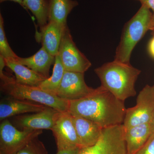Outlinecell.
Returning <instances> with one entry per match:
<instances>
[{"instance_id": "obj_1", "label": "cell", "mask_w": 154, "mask_h": 154, "mask_svg": "<svg viewBox=\"0 0 154 154\" xmlns=\"http://www.w3.org/2000/svg\"><path fill=\"white\" fill-rule=\"evenodd\" d=\"M126 110L124 102L101 86L86 97L69 101L68 112L104 128L123 124Z\"/></svg>"}, {"instance_id": "obj_2", "label": "cell", "mask_w": 154, "mask_h": 154, "mask_svg": "<svg viewBox=\"0 0 154 154\" xmlns=\"http://www.w3.org/2000/svg\"><path fill=\"white\" fill-rule=\"evenodd\" d=\"M101 86L124 102L136 95L135 85L141 71L130 63L114 60L95 69Z\"/></svg>"}, {"instance_id": "obj_3", "label": "cell", "mask_w": 154, "mask_h": 154, "mask_svg": "<svg viewBox=\"0 0 154 154\" xmlns=\"http://www.w3.org/2000/svg\"><path fill=\"white\" fill-rule=\"evenodd\" d=\"M1 89L12 98L42 104L61 112H67L69 101L38 87L26 85L17 82L13 77L5 75L1 78Z\"/></svg>"}, {"instance_id": "obj_4", "label": "cell", "mask_w": 154, "mask_h": 154, "mask_svg": "<svg viewBox=\"0 0 154 154\" xmlns=\"http://www.w3.org/2000/svg\"><path fill=\"white\" fill-rule=\"evenodd\" d=\"M152 14L142 5L139 10L125 26L120 42L116 48L114 60L129 63L134 48L148 30Z\"/></svg>"}, {"instance_id": "obj_5", "label": "cell", "mask_w": 154, "mask_h": 154, "mask_svg": "<svg viewBox=\"0 0 154 154\" xmlns=\"http://www.w3.org/2000/svg\"><path fill=\"white\" fill-rule=\"evenodd\" d=\"M42 130L17 129L8 119L0 125V154H16L42 133Z\"/></svg>"}, {"instance_id": "obj_6", "label": "cell", "mask_w": 154, "mask_h": 154, "mask_svg": "<svg viewBox=\"0 0 154 154\" xmlns=\"http://www.w3.org/2000/svg\"><path fill=\"white\" fill-rule=\"evenodd\" d=\"M79 154H127L123 124L103 128L97 142L81 148Z\"/></svg>"}, {"instance_id": "obj_7", "label": "cell", "mask_w": 154, "mask_h": 154, "mask_svg": "<svg viewBox=\"0 0 154 154\" xmlns=\"http://www.w3.org/2000/svg\"><path fill=\"white\" fill-rule=\"evenodd\" d=\"M154 111V85H146L137 98L136 105L127 109L123 125L125 128L151 123Z\"/></svg>"}, {"instance_id": "obj_8", "label": "cell", "mask_w": 154, "mask_h": 154, "mask_svg": "<svg viewBox=\"0 0 154 154\" xmlns=\"http://www.w3.org/2000/svg\"><path fill=\"white\" fill-rule=\"evenodd\" d=\"M57 54L66 71L85 73L92 66L77 47L68 26L64 31Z\"/></svg>"}, {"instance_id": "obj_9", "label": "cell", "mask_w": 154, "mask_h": 154, "mask_svg": "<svg viewBox=\"0 0 154 154\" xmlns=\"http://www.w3.org/2000/svg\"><path fill=\"white\" fill-rule=\"evenodd\" d=\"M95 89L86 84L85 73L65 71L56 95L66 101H73L86 97Z\"/></svg>"}, {"instance_id": "obj_10", "label": "cell", "mask_w": 154, "mask_h": 154, "mask_svg": "<svg viewBox=\"0 0 154 154\" xmlns=\"http://www.w3.org/2000/svg\"><path fill=\"white\" fill-rule=\"evenodd\" d=\"M51 130L55 138L57 151L81 148L72 116L68 111L61 112Z\"/></svg>"}, {"instance_id": "obj_11", "label": "cell", "mask_w": 154, "mask_h": 154, "mask_svg": "<svg viewBox=\"0 0 154 154\" xmlns=\"http://www.w3.org/2000/svg\"><path fill=\"white\" fill-rule=\"evenodd\" d=\"M61 112L47 107L44 110L18 117L16 123L22 129L51 130Z\"/></svg>"}, {"instance_id": "obj_12", "label": "cell", "mask_w": 154, "mask_h": 154, "mask_svg": "<svg viewBox=\"0 0 154 154\" xmlns=\"http://www.w3.org/2000/svg\"><path fill=\"white\" fill-rule=\"evenodd\" d=\"M72 118L81 148L95 144L104 128L94 122L82 117L72 116Z\"/></svg>"}, {"instance_id": "obj_13", "label": "cell", "mask_w": 154, "mask_h": 154, "mask_svg": "<svg viewBox=\"0 0 154 154\" xmlns=\"http://www.w3.org/2000/svg\"><path fill=\"white\" fill-rule=\"evenodd\" d=\"M11 60L27 67L47 79L50 77V69L51 65L54 64L55 57L50 54L42 46L36 54L30 57L22 58L18 56L17 58Z\"/></svg>"}, {"instance_id": "obj_14", "label": "cell", "mask_w": 154, "mask_h": 154, "mask_svg": "<svg viewBox=\"0 0 154 154\" xmlns=\"http://www.w3.org/2000/svg\"><path fill=\"white\" fill-rule=\"evenodd\" d=\"M42 104L27 100L17 99L8 100L0 104V119L1 121L14 116L29 113H36L47 107Z\"/></svg>"}, {"instance_id": "obj_15", "label": "cell", "mask_w": 154, "mask_h": 154, "mask_svg": "<svg viewBox=\"0 0 154 154\" xmlns=\"http://www.w3.org/2000/svg\"><path fill=\"white\" fill-rule=\"evenodd\" d=\"M67 27L54 21H48L47 25L40 30L42 46L54 56L57 55L64 31Z\"/></svg>"}, {"instance_id": "obj_16", "label": "cell", "mask_w": 154, "mask_h": 154, "mask_svg": "<svg viewBox=\"0 0 154 154\" xmlns=\"http://www.w3.org/2000/svg\"><path fill=\"white\" fill-rule=\"evenodd\" d=\"M152 134L151 123L125 128L127 154L136 153L146 143Z\"/></svg>"}, {"instance_id": "obj_17", "label": "cell", "mask_w": 154, "mask_h": 154, "mask_svg": "<svg viewBox=\"0 0 154 154\" xmlns=\"http://www.w3.org/2000/svg\"><path fill=\"white\" fill-rule=\"evenodd\" d=\"M5 60L6 66L14 72L16 76V81L20 84L38 87L46 79L43 76L23 65L11 60L5 59Z\"/></svg>"}, {"instance_id": "obj_18", "label": "cell", "mask_w": 154, "mask_h": 154, "mask_svg": "<svg viewBox=\"0 0 154 154\" xmlns=\"http://www.w3.org/2000/svg\"><path fill=\"white\" fill-rule=\"evenodd\" d=\"M78 5V2L75 0H49L48 21H54L67 26L68 16Z\"/></svg>"}, {"instance_id": "obj_19", "label": "cell", "mask_w": 154, "mask_h": 154, "mask_svg": "<svg viewBox=\"0 0 154 154\" xmlns=\"http://www.w3.org/2000/svg\"><path fill=\"white\" fill-rule=\"evenodd\" d=\"M24 8L30 10L35 16L42 30L48 22L49 0H23Z\"/></svg>"}, {"instance_id": "obj_20", "label": "cell", "mask_w": 154, "mask_h": 154, "mask_svg": "<svg viewBox=\"0 0 154 154\" xmlns=\"http://www.w3.org/2000/svg\"><path fill=\"white\" fill-rule=\"evenodd\" d=\"M65 70L58 54L55 56L54 66L51 76L41 83L38 87L44 91L56 95Z\"/></svg>"}, {"instance_id": "obj_21", "label": "cell", "mask_w": 154, "mask_h": 154, "mask_svg": "<svg viewBox=\"0 0 154 154\" xmlns=\"http://www.w3.org/2000/svg\"><path fill=\"white\" fill-rule=\"evenodd\" d=\"M0 55L5 59H15L18 56L10 47L4 29V19L2 14H0Z\"/></svg>"}, {"instance_id": "obj_22", "label": "cell", "mask_w": 154, "mask_h": 154, "mask_svg": "<svg viewBox=\"0 0 154 154\" xmlns=\"http://www.w3.org/2000/svg\"><path fill=\"white\" fill-rule=\"evenodd\" d=\"M16 154H48V153L44 144L37 137Z\"/></svg>"}, {"instance_id": "obj_23", "label": "cell", "mask_w": 154, "mask_h": 154, "mask_svg": "<svg viewBox=\"0 0 154 154\" xmlns=\"http://www.w3.org/2000/svg\"><path fill=\"white\" fill-rule=\"evenodd\" d=\"M135 154H154V133L146 143Z\"/></svg>"}, {"instance_id": "obj_24", "label": "cell", "mask_w": 154, "mask_h": 154, "mask_svg": "<svg viewBox=\"0 0 154 154\" xmlns=\"http://www.w3.org/2000/svg\"><path fill=\"white\" fill-rule=\"evenodd\" d=\"M81 149L79 147H75L57 151L56 154H79Z\"/></svg>"}, {"instance_id": "obj_25", "label": "cell", "mask_w": 154, "mask_h": 154, "mask_svg": "<svg viewBox=\"0 0 154 154\" xmlns=\"http://www.w3.org/2000/svg\"><path fill=\"white\" fill-rule=\"evenodd\" d=\"M141 3L142 5L146 6L154 12V0H137Z\"/></svg>"}, {"instance_id": "obj_26", "label": "cell", "mask_w": 154, "mask_h": 154, "mask_svg": "<svg viewBox=\"0 0 154 154\" xmlns=\"http://www.w3.org/2000/svg\"><path fill=\"white\" fill-rule=\"evenodd\" d=\"M6 66L5 58L0 55V78H2L5 74L3 72L4 68Z\"/></svg>"}, {"instance_id": "obj_27", "label": "cell", "mask_w": 154, "mask_h": 154, "mask_svg": "<svg viewBox=\"0 0 154 154\" xmlns=\"http://www.w3.org/2000/svg\"><path fill=\"white\" fill-rule=\"evenodd\" d=\"M149 51L152 56L154 57V37L152 38L149 44Z\"/></svg>"}, {"instance_id": "obj_28", "label": "cell", "mask_w": 154, "mask_h": 154, "mask_svg": "<svg viewBox=\"0 0 154 154\" xmlns=\"http://www.w3.org/2000/svg\"><path fill=\"white\" fill-rule=\"evenodd\" d=\"M6 1H12V2H14L18 3L24 8L23 0H0V3H2L4 2H6Z\"/></svg>"}, {"instance_id": "obj_29", "label": "cell", "mask_w": 154, "mask_h": 154, "mask_svg": "<svg viewBox=\"0 0 154 154\" xmlns=\"http://www.w3.org/2000/svg\"><path fill=\"white\" fill-rule=\"evenodd\" d=\"M149 30H154V14L152 15L150 24Z\"/></svg>"}, {"instance_id": "obj_30", "label": "cell", "mask_w": 154, "mask_h": 154, "mask_svg": "<svg viewBox=\"0 0 154 154\" xmlns=\"http://www.w3.org/2000/svg\"><path fill=\"white\" fill-rule=\"evenodd\" d=\"M151 125L152 132L153 134L154 133V111L152 119V122H151Z\"/></svg>"}]
</instances>
